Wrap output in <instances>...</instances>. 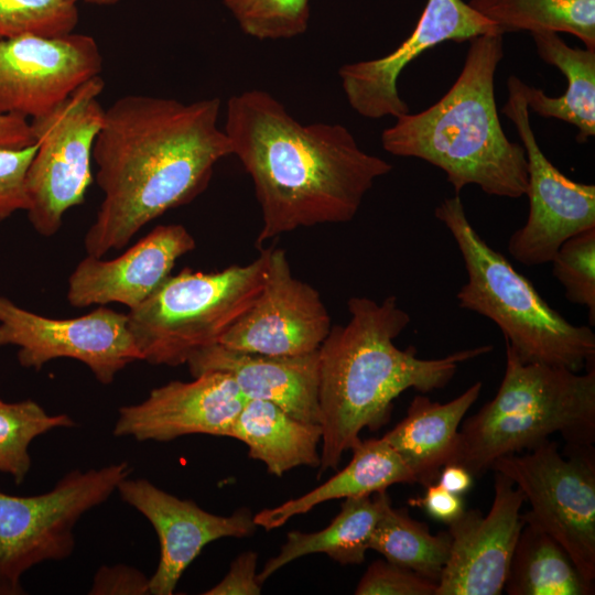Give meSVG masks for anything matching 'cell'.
Returning a JSON list of instances; mask_svg holds the SVG:
<instances>
[{
    "label": "cell",
    "instance_id": "22",
    "mask_svg": "<svg viewBox=\"0 0 595 595\" xmlns=\"http://www.w3.org/2000/svg\"><path fill=\"white\" fill-rule=\"evenodd\" d=\"M351 451L350 462L321 486L253 515L256 526L272 530L328 500L371 495L396 484H415L411 470L383 437L360 441Z\"/></svg>",
    "mask_w": 595,
    "mask_h": 595
},
{
    "label": "cell",
    "instance_id": "15",
    "mask_svg": "<svg viewBox=\"0 0 595 595\" xmlns=\"http://www.w3.org/2000/svg\"><path fill=\"white\" fill-rule=\"evenodd\" d=\"M498 32L495 24L463 0H428L412 33L389 54L340 66L338 76L349 106L368 119L410 112L400 97L401 72L429 48ZM500 33V32H499Z\"/></svg>",
    "mask_w": 595,
    "mask_h": 595
},
{
    "label": "cell",
    "instance_id": "7",
    "mask_svg": "<svg viewBox=\"0 0 595 595\" xmlns=\"http://www.w3.org/2000/svg\"><path fill=\"white\" fill-rule=\"evenodd\" d=\"M269 248L245 266L170 275L145 301L129 310L128 326L142 360L186 364L198 349L219 342L262 289Z\"/></svg>",
    "mask_w": 595,
    "mask_h": 595
},
{
    "label": "cell",
    "instance_id": "4",
    "mask_svg": "<svg viewBox=\"0 0 595 595\" xmlns=\"http://www.w3.org/2000/svg\"><path fill=\"white\" fill-rule=\"evenodd\" d=\"M499 32L469 40L463 68L431 107L404 113L381 133L385 151L441 169L455 194L477 185L493 196L526 194L524 149L505 134L495 99V73L504 57Z\"/></svg>",
    "mask_w": 595,
    "mask_h": 595
},
{
    "label": "cell",
    "instance_id": "25",
    "mask_svg": "<svg viewBox=\"0 0 595 595\" xmlns=\"http://www.w3.org/2000/svg\"><path fill=\"white\" fill-rule=\"evenodd\" d=\"M531 35L540 58L562 72L567 87L563 95L550 97L521 80L528 108L544 118L573 125L577 142H586L595 136V48L572 47L555 32Z\"/></svg>",
    "mask_w": 595,
    "mask_h": 595
},
{
    "label": "cell",
    "instance_id": "31",
    "mask_svg": "<svg viewBox=\"0 0 595 595\" xmlns=\"http://www.w3.org/2000/svg\"><path fill=\"white\" fill-rule=\"evenodd\" d=\"M77 23V3L71 0H0V39L61 36L72 33Z\"/></svg>",
    "mask_w": 595,
    "mask_h": 595
},
{
    "label": "cell",
    "instance_id": "38",
    "mask_svg": "<svg viewBox=\"0 0 595 595\" xmlns=\"http://www.w3.org/2000/svg\"><path fill=\"white\" fill-rule=\"evenodd\" d=\"M35 143L30 120L0 113V149H23Z\"/></svg>",
    "mask_w": 595,
    "mask_h": 595
},
{
    "label": "cell",
    "instance_id": "3",
    "mask_svg": "<svg viewBox=\"0 0 595 595\" xmlns=\"http://www.w3.org/2000/svg\"><path fill=\"white\" fill-rule=\"evenodd\" d=\"M347 306L348 322L332 326L318 348V476L338 467L344 453L361 441L364 429L381 428L389 420L393 400L403 391L442 389L459 364L493 350V346L483 345L423 359L414 347L400 349L393 343L411 321L394 295L381 303L353 296Z\"/></svg>",
    "mask_w": 595,
    "mask_h": 595
},
{
    "label": "cell",
    "instance_id": "17",
    "mask_svg": "<svg viewBox=\"0 0 595 595\" xmlns=\"http://www.w3.org/2000/svg\"><path fill=\"white\" fill-rule=\"evenodd\" d=\"M120 498L143 515L160 542L158 567L150 577V594L174 593L185 570L210 542L223 538H246L257 526L253 515L241 508L218 516L181 499L145 478H125L117 487Z\"/></svg>",
    "mask_w": 595,
    "mask_h": 595
},
{
    "label": "cell",
    "instance_id": "14",
    "mask_svg": "<svg viewBox=\"0 0 595 595\" xmlns=\"http://www.w3.org/2000/svg\"><path fill=\"white\" fill-rule=\"evenodd\" d=\"M331 328L318 292L293 275L283 249L269 248L261 291L218 344L245 353L295 356L318 350Z\"/></svg>",
    "mask_w": 595,
    "mask_h": 595
},
{
    "label": "cell",
    "instance_id": "37",
    "mask_svg": "<svg viewBox=\"0 0 595 595\" xmlns=\"http://www.w3.org/2000/svg\"><path fill=\"white\" fill-rule=\"evenodd\" d=\"M425 487V495L421 498L410 499L409 504L424 509L431 518L448 524L465 510L462 496L450 493L439 483Z\"/></svg>",
    "mask_w": 595,
    "mask_h": 595
},
{
    "label": "cell",
    "instance_id": "39",
    "mask_svg": "<svg viewBox=\"0 0 595 595\" xmlns=\"http://www.w3.org/2000/svg\"><path fill=\"white\" fill-rule=\"evenodd\" d=\"M437 483L455 495L466 494L473 485V475L463 466L447 464L440 472Z\"/></svg>",
    "mask_w": 595,
    "mask_h": 595
},
{
    "label": "cell",
    "instance_id": "24",
    "mask_svg": "<svg viewBox=\"0 0 595 595\" xmlns=\"http://www.w3.org/2000/svg\"><path fill=\"white\" fill-rule=\"evenodd\" d=\"M389 505L386 490L345 498L337 516L323 530L290 531L279 553L258 573V581L262 584L284 565L314 553H324L342 565L361 564L376 524Z\"/></svg>",
    "mask_w": 595,
    "mask_h": 595
},
{
    "label": "cell",
    "instance_id": "10",
    "mask_svg": "<svg viewBox=\"0 0 595 595\" xmlns=\"http://www.w3.org/2000/svg\"><path fill=\"white\" fill-rule=\"evenodd\" d=\"M100 75L75 89L50 112L30 120L37 150L26 173L28 218L43 237L54 236L64 214L85 202L105 109Z\"/></svg>",
    "mask_w": 595,
    "mask_h": 595
},
{
    "label": "cell",
    "instance_id": "21",
    "mask_svg": "<svg viewBox=\"0 0 595 595\" xmlns=\"http://www.w3.org/2000/svg\"><path fill=\"white\" fill-rule=\"evenodd\" d=\"M480 390L482 382H475L445 403L415 396L407 415L382 436L411 470L415 484L436 483L443 466L452 463L459 425Z\"/></svg>",
    "mask_w": 595,
    "mask_h": 595
},
{
    "label": "cell",
    "instance_id": "2",
    "mask_svg": "<svg viewBox=\"0 0 595 595\" xmlns=\"http://www.w3.org/2000/svg\"><path fill=\"white\" fill-rule=\"evenodd\" d=\"M223 129L255 187L258 246L299 228L350 221L376 180L392 170L345 126L301 123L261 89L228 99Z\"/></svg>",
    "mask_w": 595,
    "mask_h": 595
},
{
    "label": "cell",
    "instance_id": "8",
    "mask_svg": "<svg viewBox=\"0 0 595 595\" xmlns=\"http://www.w3.org/2000/svg\"><path fill=\"white\" fill-rule=\"evenodd\" d=\"M127 461L73 469L48 491L15 496L0 490V595L24 593L21 578L45 561H61L75 549L74 529L130 476Z\"/></svg>",
    "mask_w": 595,
    "mask_h": 595
},
{
    "label": "cell",
    "instance_id": "33",
    "mask_svg": "<svg viewBox=\"0 0 595 595\" xmlns=\"http://www.w3.org/2000/svg\"><path fill=\"white\" fill-rule=\"evenodd\" d=\"M437 583L387 560L372 562L359 580L356 595H435Z\"/></svg>",
    "mask_w": 595,
    "mask_h": 595
},
{
    "label": "cell",
    "instance_id": "20",
    "mask_svg": "<svg viewBox=\"0 0 595 595\" xmlns=\"http://www.w3.org/2000/svg\"><path fill=\"white\" fill-rule=\"evenodd\" d=\"M186 365L193 377L208 371L228 374L247 400L268 401L300 421L320 424L318 350L271 356L216 343L195 351Z\"/></svg>",
    "mask_w": 595,
    "mask_h": 595
},
{
    "label": "cell",
    "instance_id": "16",
    "mask_svg": "<svg viewBox=\"0 0 595 595\" xmlns=\"http://www.w3.org/2000/svg\"><path fill=\"white\" fill-rule=\"evenodd\" d=\"M522 491L495 472L494 499L486 516L464 510L448 523L451 549L435 595H500L524 524Z\"/></svg>",
    "mask_w": 595,
    "mask_h": 595
},
{
    "label": "cell",
    "instance_id": "29",
    "mask_svg": "<svg viewBox=\"0 0 595 595\" xmlns=\"http://www.w3.org/2000/svg\"><path fill=\"white\" fill-rule=\"evenodd\" d=\"M74 425L69 415L50 414L34 400L7 402L0 399V473L11 476L17 485L22 484L32 466L29 447L33 440L52 430Z\"/></svg>",
    "mask_w": 595,
    "mask_h": 595
},
{
    "label": "cell",
    "instance_id": "36",
    "mask_svg": "<svg viewBox=\"0 0 595 595\" xmlns=\"http://www.w3.org/2000/svg\"><path fill=\"white\" fill-rule=\"evenodd\" d=\"M258 555L246 551L230 564L229 571L215 586L204 592L205 595H258L261 583L257 573Z\"/></svg>",
    "mask_w": 595,
    "mask_h": 595
},
{
    "label": "cell",
    "instance_id": "12",
    "mask_svg": "<svg viewBox=\"0 0 595 595\" xmlns=\"http://www.w3.org/2000/svg\"><path fill=\"white\" fill-rule=\"evenodd\" d=\"M502 113L516 126L526 152L529 199L527 221L509 238L508 252L523 266L551 262L570 237L595 227V185L560 172L540 149L529 120L521 79L510 75Z\"/></svg>",
    "mask_w": 595,
    "mask_h": 595
},
{
    "label": "cell",
    "instance_id": "40",
    "mask_svg": "<svg viewBox=\"0 0 595 595\" xmlns=\"http://www.w3.org/2000/svg\"><path fill=\"white\" fill-rule=\"evenodd\" d=\"M75 3L79 1H84L91 4H98V6H111L115 4L118 0H71Z\"/></svg>",
    "mask_w": 595,
    "mask_h": 595
},
{
    "label": "cell",
    "instance_id": "26",
    "mask_svg": "<svg viewBox=\"0 0 595 595\" xmlns=\"http://www.w3.org/2000/svg\"><path fill=\"white\" fill-rule=\"evenodd\" d=\"M504 591L509 595H593L586 581L564 550L548 532L522 516Z\"/></svg>",
    "mask_w": 595,
    "mask_h": 595
},
{
    "label": "cell",
    "instance_id": "35",
    "mask_svg": "<svg viewBox=\"0 0 595 595\" xmlns=\"http://www.w3.org/2000/svg\"><path fill=\"white\" fill-rule=\"evenodd\" d=\"M90 595H145L150 594V577L127 565H101L94 575Z\"/></svg>",
    "mask_w": 595,
    "mask_h": 595
},
{
    "label": "cell",
    "instance_id": "11",
    "mask_svg": "<svg viewBox=\"0 0 595 595\" xmlns=\"http://www.w3.org/2000/svg\"><path fill=\"white\" fill-rule=\"evenodd\" d=\"M4 346L17 347L20 366L36 371L57 358L78 360L102 385L142 360L128 315L105 305L76 318L55 320L0 295V347Z\"/></svg>",
    "mask_w": 595,
    "mask_h": 595
},
{
    "label": "cell",
    "instance_id": "18",
    "mask_svg": "<svg viewBox=\"0 0 595 595\" xmlns=\"http://www.w3.org/2000/svg\"><path fill=\"white\" fill-rule=\"evenodd\" d=\"M247 399L234 379L208 371L192 381H170L136 404L118 410L112 434L139 442H169L190 434L228 436Z\"/></svg>",
    "mask_w": 595,
    "mask_h": 595
},
{
    "label": "cell",
    "instance_id": "5",
    "mask_svg": "<svg viewBox=\"0 0 595 595\" xmlns=\"http://www.w3.org/2000/svg\"><path fill=\"white\" fill-rule=\"evenodd\" d=\"M559 433L565 446L595 442V369L585 374L523 364L506 345V369L496 396L459 430L451 464L482 476L499 457L531 451Z\"/></svg>",
    "mask_w": 595,
    "mask_h": 595
},
{
    "label": "cell",
    "instance_id": "13",
    "mask_svg": "<svg viewBox=\"0 0 595 595\" xmlns=\"http://www.w3.org/2000/svg\"><path fill=\"white\" fill-rule=\"evenodd\" d=\"M101 71L99 46L87 34L0 39V113L41 117Z\"/></svg>",
    "mask_w": 595,
    "mask_h": 595
},
{
    "label": "cell",
    "instance_id": "34",
    "mask_svg": "<svg viewBox=\"0 0 595 595\" xmlns=\"http://www.w3.org/2000/svg\"><path fill=\"white\" fill-rule=\"evenodd\" d=\"M37 144L23 149H0V221L30 205L26 173Z\"/></svg>",
    "mask_w": 595,
    "mask_h": 595
},
{
    "label": "cell",
    "instance_id": "23",
    "mask_svg": "<svg viewBox=\"0 0 595 595\" xmlns=\"http://www.w3.org/2000/svg\"><path fill=\"white\" fill-rule=\"evenodd\" d=\"M229 437L245 443L249 457L278 477L295 467L318 468L321 464V424L300 421L268 401L247 400Z\"/></svg>",
    "mask_w": 595,
    "mask_h": 595
},
{
    "label": "cell",
    "instance_id": "30",
    "mask_svg": "<svg viewBox=\"0 0 595 595\" xmlns=\"http://www.w3.org/2000/svg\"><path fill=\"white\" fill-rule=\"evenodd\" d=\"M241 31L257 40H289L303 34L310 0H224Z\"/></svg>",
    "mask_w": 595,
    "mask_h": 595
},
{
    "label": "cell",
    "instance_id": "27",
    "mask_svg": "<svg viewBox=\"0 0 595 595\" xmlns=\"http://www.w3.org/2000/svg\"><path fill=\"white\" fill-rule=\"evenodd\" d=\"M468 4L509 32H564L595 48V0H470Z\"/></svg>",
    "mask_w": 595,
    "mask_h": 595
},
{
    "label": "cell",
    "instance_id": "6",
    "mask_svg": "<svg viewBox=\"0 0 595 595\" xmlns=\"http://www.w3.org/2000/svg\"><path fill=\"white\" fill-rule=\"evenodd\" d=\"M434 215L451 232L464 261L467 281L456 294L461 309L493 321L523 364L574 372L594 365L595 334L591 327L565 320L479 236L459 194L443 199Z\"/></svg>",
    "mask_w": 595,
    "mask_h": 595
},
{
    "label": "cell",
    "instance_id": "28",
    "mask_svg": "<svg viewBox=\"0 0 595 595\" xmlns=\"http://www.w3.org/2000/svg\"><path fill=\"white\" fill-rule=\"evenodd\" d=\"M369 549L399 566L439 583L451 549L448 531L430 532L404 508L389 505L376 524Z\"/></svg>",
    "mask_w": 595,
    "mask_h": 595
},
{
    "label": "cell",
    "instance_id": "1",
    "mask_svg": "<svg viewBox=\"0 0 595 595\" xmlns=\"http://www.w3.org/2000/svg\"><path fill=\"white\" fill-rule=\"evenodd\" d=\"M220 108L218 97L183 102L131 94L105 109L93 148L104 201L84 238L87 255L122 249L206 188L217 162L231 155Z\"/></svg>",
    "mask_w": 595,
    "mask_h": 595
},
{
    "label": "cell",
    "instance_id": "9",
    "mask_svg": "<svg viewBox=\"0 0 595 595\" xmlns=\"http://www.w3.org/2000/svg\"><path fill=\"white\" fill-rule=\"evenodd\" d=\"M490 469L507 476L531 510L522 513L553 537L583 577L595 580V451L545 441L526 454L497 458Z\"/></svg>",
    "mask_w": 595,
    "mask_h": 595
},
{
    "label": "cell",
    "instance_id": "19",
    "mask_svg": "<svg viewBox=\"0 0 595 595\" xmlns=\"http://www.w3.org/2000/svg\"><path fill=\"white\" fill-rule=\"evenodd\" d=\"M195 246L183 225L171 224L156 226L115 259L87 255L68 278L67 301L78 309L120 303L132 310L171 275L176 260Z\"/></svg>",
    "mask_w": 595,
    "mask_h": 595
},
{
    "label": "cell",
    "instance_id": "32",
    "mask_svg": "<svg viewBox=\"0 0 595 595\" xmlns=\"http://www.w3.org/2000/svg\"><path fill=\"white\" fill-rule=\"evenodd\" d=\"M553 275L563 285L566 299L587 309L595 323V227L566 239L551 260Z\"/></svg>",
    "mask_w": 595,
    "mask_h": 595
}]
</instances>
